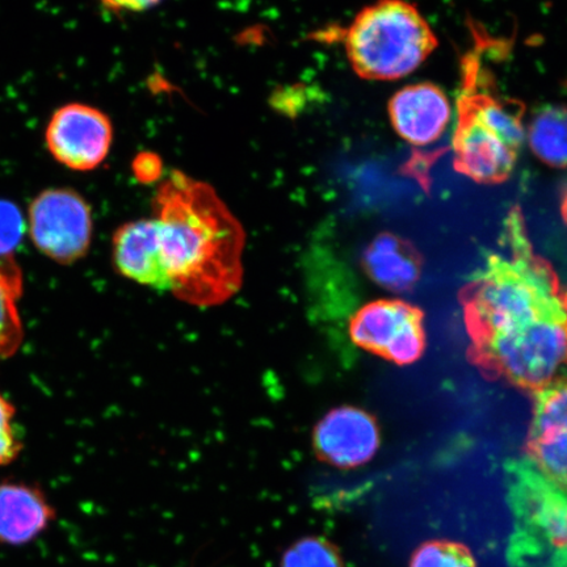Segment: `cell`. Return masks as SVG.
<instances>
[{
  "instance_id": "1",
  "label": "cell",
  "mask_w": 567,
  "mask_h": 567,
  "mask_svg": "<svg viewBox=\"0 0 567 567\" xmlns=\"http://www.w3.org/2000/svg\"><path fill=\"white\" fill-rule=\"evenodd\" d=\"M158 225L172 290L198 308L229 301L243 287L246 236L208 183L173 169L155 194Z\"/></svg>"
},
{
  "instance_id": "2",
  "label": "cell",
  "mask_w": 567,
  "mask_h": 567,
  "mask_svg": "<svg viewBox=\"0 0 567 567\" xmlns=\"http://www.w3.org/2000/svg\"><path fill=\"white\" fill-rule=\"evenodd\" d=\"M506 230L513 255H492L465 299L477 359L548 336L567 321V293L547 265L532 252L519 210Z\"/></svg>"
},
{
  "instance_id": "3",
  "label": "cell",
  "mask_w": 567,
  "mask_h": 567,
  "mask_svg": "<svg viewBox=\"0 0 567 567\" xmlns=\"http://www.w3.org/2000/svg\"><path fill=\"white\" fill-rule=\"evenodd\" d=\"M492 84V75L477 56L466 55L453 134V166L481 184L506 182L526 140L523 104L495 94Z\"/></svg>"
},
{
  "instance_id": "4",
  "label": "cell",
  "mask_w": 567,
  "mask_h": 567,
  "mask_svg": "<svg viewBox=\"0 0 567 567\" xmlns=\"http://www.w3.org/2000/svg\"><path fill=\"white\" fill-rule=\"evenodd\" d=\"M344 47L360 78L395 81L414 73L434 53L437 39L414 3L378 0L347 28Z\"/></svg>"
},
{
  "instance_id": "5",
  "label": "cell",
  "mask_w": 567,
  "mask_h": 567,
  "mask_svg": "<svg viewBox=\"0 0 567 567\" xmlns=\"http://www.w3.org/2000/svg\"><path fill=\"white\" fill-rule=\"evenodd\" d=\"M28 230L38 250L56 265L71 266L86 257L94 234L90 204L70 188H49L28 208Z\"/></svg>"
},
{
  "instance_id": "6",
  "label": "cell",
  "mask_w": 567,
  "mask_h": 567,
  "mask_svg": "<svg viewBox=\"0 0 567 567\" xmlns=\"http://www.w3.org/2000/svg\"><path fill=\"white\" fill-rule=\"evenodd\" d=\"M350 337L360 349L399 365L413 364L425 347L421 311L401 300L364 305L351 318Z\"/></svg>"
},
{
  "instance_id": "7",
  "label": "cell",
  "mask_w": 567,
  "mask_h": 567,
  "mask_svg": "<svg viewBox=\"0 0 567 567\" xmlns=\"http://www.w3.org/2000/svg\"><path fill=\"white\" fill-rule=\"evenodd\" d=\"M113 126L101 110L82 103L61 106L49 120L45 142L52 157L74 172H91L109 157Z\"/></svg>"
},
{
  "instance_id": "8",
  "label": "cell",
  "mask_w": 567,
  "mask_h": 567,
  "mask_svg": "<svg viewBox=\"0 0 567 567\" xmlns=\"http://www.w3.org/2000/svg\"><path fill=\"white\" fill-rule=\"evenodd\" d=\"M380 442L378 422L365 410L354 406L330 410L317 423L313 434L317 457L340 470L370 463Z\"/></svg>"
},
{
  "instance_id": "9",
  "label": "cell",
  "mask_w": 567,
  "mask_h": 567,
  "mask_svg": "<svg viewBox=\"0 0 567 567\" xmlns=\"http://www.w3.org/2000/svg\"><path fill=\"white\" fill-rule=\"evenodd\" d=\"M528 455L545 478L567 492V380L537 390Z\"/></svg>"
},
{
  "instance_id": "10",
  "label": "cell",
  "mask_w": 567,
  "mask_h": 567,
  "mask_svg": "<svg viewBox=\"0 0 567 567\" xmlns=\"http://www.w3.org/2000/svg\"><path fill=\"white\" fill-rule=\"evenodd\" d=\"M452 109L445 92L432 83L403 87L389 102V118L399 136L413 146H427L442 137Z\"/></svg>"
},
{
  "instance_id": "11",
  "label": "cell",
  "mask_w": 567,
  "mask_h": 567,
  "mask_svg": "<svg viewBox=\"0 0 567 567\" xmlns=\"http://www.w3.org/2000/svg\"><path fill=\"white\" fill-rule=\"evenodd\" d=\"M112 259L124 278L154 289L172 290L158 225L154 218L120 226L113 234Z\"/></svg>"
},
{
  "instance_id": "12",
  "label": "cell",
  "mask_w": 567,
  "mask_h": 567,
  "mask_svg": "<svg viewBox=\"0 0 567 567\" xmlns=\"http://www.w3.org/2000/svg\"><path fill=\"white\" fill-rule=\"evenodd\" d=\"M55 509L39 486L0 482V545L21 547L52 526Z\"/></svg>"
},
{
  "instance_id": "13",
  "label": "cell",
  "mask_w": 567,
  "mask_h": 567,
  "mask_svg": "<svg viewBox=\"0 0 567 567\" xmlns=\"http://www.w3.org/2000/svg\"><path fill=\"white\" fill-rule=\"evenodd\" d=\"M365 272L381 288L405 292L420 279L421 269L415 254L394 234L382 233L365 248Z\"/></svg>"
},
{
  "instance_id": "14",
  "label": "cell",
  "mask_w": 567,
  "mask_h": 567,
  "mask_svg": "<svg viewBox=\"0 0 567 567\" xmlns=\"http://www.w3.org/2000/svg\"><path fill=\"white\" fill-rule=\"evenodd\" d=\"M23 292V272L16 257H0V361L12 358L23 344L19 310Z\"/></svg>"
},
{
  "instance_id": "15",
  "label": "cell",
  "mask_w": 567,
  "mask_h": 567,
  "mask_svg": "<svg viewBox=\"0 0 567 567\" xmlns=\"http://www.w3.org/2000/svg\"><path fill=\"white\" fill-rule=\"evenodd\" d=\"M526 137L532 153L553 168H567V105L551 104L530 120Z\"/></svg>"
},
{
  "instance_id": "16",
  "label": "cell",
  "mask_w": 567,
  "mask_h": 567,
  "mask_svg": "<svg viewBox=\"0 0 567 567\" xmlns=\"http://www.w3.org/2000/svg\"><path fill=\"white\" fill-rule=\"evenodd\" d=\"M281 567H344L342 555L328 538L309 536L284 553Z\"/></svg>"
},
{
  "instance_id": "17",
  "label": "cell",
  "mask_w": 567,
  "mask_h": 567,
  "mask_svg": "<svg viewBox=\"0 0 567 567\" xmlns=\"http://www.w3.org/2000/svg\"><path fill=\"white\" fill-rule=\"evenodd\" d=\"M410 567H477V563L464 544L431 540L413 553Z\"/></svg>"
},
{
  "instance_id": "18",
  "label": "cell",
  "mask_w": 567,
  "mask_h": 567,
  "mask_svg": "<svg viewBox=\"0 0 567 567\" xmlns=\"http://www.w3.org/2000/svg\"><path fill=\"white\" fill-rule=\"evenodd\" d=\"M16 420V406L0 393V467L12 464L23 451Z\"/></svg>"
},
{
  "instance_id": "19",
  "label": "cell",
  "mask_w": 567,
  "mask_h": 567,
  "mask_svg": "<svg viewBox=\"0 0 567 567\" xmlns=\"http://www.w3.org/2000/svg\"><path fill=\"white\" fill-rule=\"evenodd\" d=\"M24 231V217L17 205L0 200V257H16Z\"/></svg>"
},
{
  "instance_id": "20",
  "label": "cell",
  "mask_w": 567,
  "mask_h": 567,
  "mask_svg": "<svg viewBox=\"0 0 567 567\" xmlns=\"http://www.w3.org/2000/svg\"><path fill=\"white\" fill-rule=\"evenodd\" d=\"M133 172L140 182H155L162 175L161 158L152 153H142L133 162Z\"/></svg>"
},
{
  "instance_id": "21",
  "label": "cell",
  "mask_w": 567,
  "mask_h": 567,
  "mask_svg": "<svg viewBox=\"0 0 567 567\" xmlns=\"http://www.w3.org/2000/svg\"><path fill=\"white\" fill-rule=\"evenodd\" d=\"M99 2L111 11L138 12L153 9L162 0H99Z\"/></svg>"
},
{
  "instance_id": "22",
  "label": "cell",
  "mask_w": 567,
  "mask_h": 567,
  "mask_svg": "<svg viewBox=\"0 0 567 567\" xmlns=\"http://www.w3.org/2000/svg\"><path fill=\"white\" fill-rule=\"evenodd\" d=\"M561 208H563V216L565 218V221L567 223V187L564 189V193H563Z\"/></svg>"
}]
</instances>
